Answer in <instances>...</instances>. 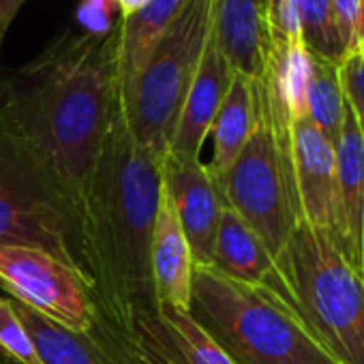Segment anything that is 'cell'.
Segmentation results:
<instances>
[{"instance_id":"cell-1","label":"cell","mask_w":364,"mask_h":364,"mask_svg":"<svg viewBox=\"0 0 364 364\" xmlns=\"http://www.w3.org/2000/svg\"><path fill=\"white\" fill-rule=\"evenodd\" d=\"M118 107V26L67 31L26 67H0V118L41 156L80 210Z\"/></svg>"},{"instance_id":"cell-2","label":"cell","mask_w":364,"mask_h":364,"mask_svg":"<svg viewBox=\"0 0 364 364\" xmlns=\"http://www.w3.org/2000/svg\"><path fill=\"white\" fill-rule=\"evenodd\" d=\"M163 196V159L129 131L118 107L84 200V253L101 319L131 347L156 311L150 245Z\"/></svg>"},{"instance_id":"cell-3","label":"cell","mask_w":364,"mask_h":364,"mask_svg":"<svg viewBox=\"0 0 364 364\" xmlns=\"http://www.w3.org/2000/svg\"><path fill=\"white\" fill-rule=\"evenodd\" d=\"M189 315L236 364H341L285 296L196 266Z\"/></svg>"},{"instance_id":"cell-4","label":"cell","mask_w":364,"mask_h":364,"mask_svg":"<svg viewBox=\"0 0 364 364\" xmlns=\"http://www.w3.org/2000/svg\"><path fill=\"white\" fill-rule=\"evenodd\" d=\"M274 291L285 296L341 364H364V279L330 230L298 223L274 259Z\"/></svg>"},{"instance_id":"cell-5","label":"cell","mask_w":364,"mask_h":364,"mask_svg":"<svg viewBox=\"0 0 364 364\" xmlns=\"http://www.w3.org/2000/svg\"><path fill=\"white\" fill-rule=\"evenodd\" d=\"M0 245L41 249L88 285L84 219L41 156L0 118Z\"/></svg>"},{"instance_id":"cell-6","label":"cell","mask_w":364,"mask_h":364,"mask_svg":"<svg viewBox=\"0 0 364 364\" xmlns=\"http://www.w3.org/2000/svg\"><path fill=\"white\" fill-rule=\"evenodd\" d=\"M213 31L210 0H185L178 18L137 77L120 90V109L133 137L165 159L173 129Z\"/></svg>"},{"instance_id":"cell-7","label":"cell","mask_w":364,"mask_h":364,"mask_svg":"<svg viewBox=\"0 0 364 364\" xmlns=\"http://www.w3.org/2000/svg\"><path fill=\"white\" fill-rule=\"evenodd\" d=\"M217 182L225 206L259 236L277 259L298 225L296 191L289 150L277 139L257 97L251 137Z\"/></svg>"},{"instance_id":"cell-8","label":"cell","mask_w":364,"mask_h":364,"mask_svg":"<svg viewBox=\"0 0 364 364\" xmlns=\"http://www.w3.org/2000/svg\"><path fill=\"white\" fill-rule=\"evenodd\" d=\"M0 287L11 294V300L75 332H90L101 323L90 285L41 249L0 245Z\"/></svg>"},{"instance_id":"cell-9","label":"cell","mask_w":364,"mask_h":364,"mask_svg":"<svg viewBox=\"0 0 364 364\" xmlns=\"http://www.w3.org/2000/svg\"><path fill=\"white\" fill-rule=\"evenodd\" d=\"M163 189L185 232L196 266H210L225 202L208 163L167 152L163 159Z\"/></svg>"},{"instance_id":"cell-10","label":"cell","mask_w":364,"mask_h":364,"mask_svg":"<svg viewBox=\"0 0 364 364\" xmlns=\"http://www.w3.org/2000/svg\"><path fill=\"white\" fill-rule=\"evenodd\" d=\"M289 163L298 223L332 232L336 204V152L306 116L291 122Z\"/></svg>"},{"instance_id":"cell-11","label":"cell","mask_w":364,"mask_h":364,"mask_svg":"<svg viewBox=\"0 0 364 364\" xmlns=\"http://www.w3.org/2000/svg\"><path fill=\"white\" fill-rule=\"evenodd\" d=\"M336 152V204L332 236L345 259L364 279V135L347 103Z\"/></svg>"},{"instance_id":"cell-12","label":"cell","mask_w":364,"mask_h":364,"mask_svg":"<svg viewBox=\"0 0 364 364\" xmlns=\"http://www.w3.org/2000/svg\"><path fill=\"white\" fill-rule=\"evenodd\" d=\"M234 73L236 71L228 63L225 54L219 48L215 33L210 31L198 73L193 77V84L187 92L185 103H182V109L173 129V137L169 144L171 154L196 159V161L200 159L204 141L210 135V127L230 90Z\"/></svg>"},{"instance_id":"cell-13","label":"cell","mask_w":364,"mask_h":364,"mask_svg":"<svg viewBox=\"0 0 364 364\" xmlns=\"http://www.w3.org/2000/svg\"><path fill=\"white\" fill-rule=\"evenodd\" d=\"M14 306L43 364H137L133 349L103 319L90 332H75L22 302L14 300Z\"/></svg>"},{"instance_id":"cell-14","label":"cell","mask_w":364,"mask_h":364,"mask_svg":"<svg viewBox=\"0 0 364 364\" xmlns=\"http://www.w3.org/2000/svg\"><path fill=\"white\" fill-rule=\"evenodd\" d=\"M213 33L232 69L257 82L270 52L268 0H210Z\"/></svg>"},{"instance_id":"cell-15","label":"cell","mask_w":364,"mask_h":364,"mask_svg":"<svg viewBox=\"0 0 364 364\" xmlns=\"http://www.w3.org/2000/svg\"><path fill=\"white\" fill-rule=\"evenodd\" d=\"M196 262L171 202L163 189L150 245V274L156 304L189 311Z\"/></svg>"},{"instance_id":"cell-16","label":"cell","mask_w":364,"mask_h":364,"mask_svg":"<svg viewBox=\"0 0 364 364\" xmlns=\"http://www.w3.org/2000/svg\"><path fill=\"white\" fill-rule=\"evenodd\" d=\"M135 345L159 349L171 364H236L189 311L167 304L137 330L131 347Z\"/></svg>"},{"instance_id":"cell-17","label":"cell","mask_w":364,"mask_h":364,"mask_svg":"<svg viewBox=\"0 0 364 364\" xmlns=\"http://www.w3.org/2000/svg\"><path fill=\"white\" fill-rule=\"evenodd\" d=\"M210 268L240 283L268 287L277 283L274 257L259 236L228 206L223 208L215 236Z\"/></svg>"},{"instance_id":"cell-18","label":"cell","mask_w":364,"mask_h":364,"mask_svg":"<svg viewBox=\"0 0 364 364\" xmlns=\"http://www.w3.org/2000/svg\"><path fill=\"white\" fill-rule=\"evenodd\" d=\"M182 5H185V0H150L137 14L118 20L120 90L129 86L144 69L154 48L178 18Z\"/></svg>"},{"instance_id":"cell-19","label":"cell","mask_w":364,"mask_h":364,"mask_svg":"<svg viewBox=\"0 0 364 364\" xmlns=\"http://www.w3.org/2000/svg\"><path fill=\"white\" fill-rule=\"evenodd\" d=\"M255 127V92L253 82L240 73H234L230 90L215 116L210 135L215 141V152L208 163L215 178L223 176L236 156L242 152Z\"/></svg>"},{"instance_id":"cell-20","label":"cell","mask_w":364,"mask_h":364,"mask_svg":"<svg viewBox=\"0 0 364 364\" xmlns=\"http://www.w3.org/2000/svg\"><path fill=\"white\" fill-rule=\"evenodd\" d=\"M345 92L341 86L338 65L311 54V69L306 82V118L336 146L343 118H345Z\"/></svg>"},{"instance_id":"cell-21","label":"cell","mask_w":364,"mask_h":364,"mask_svg":"<svg viewBox=\"0 0 364 364\" xmlns=\"http://www.w3.org/2000/svg\"><path fill=\"white\" fill-rule=\"evenodd\" d=\"M302 41L311 54H317L336 65L343 63V48L332 24L330 0H298Z\"/></svg>"},{"instance_id":"cell-22","label":"cell","mask_w":364,"mask_h":364,"mask_svg":"<svg viewBox=\"0 0 364 364\" xmlns=\"http://www.w3.org/2000/svg\"><path fill=\"white\" fill-rule=\"evenodd\" d=\"M0 353L14 364H43L37 345L16 313L14 300L0 296Z\"/></svg>"},{"instance_id":"cell-23","label":"cell","mask_w":364,"mask_h":364,"mask_svg":"<svg viewBox=\"0 0 364 364\" xmlns=\"http://www.w3.org/2000/svg\"><path fill=\"white\" fill-rule=\"evenodd\" d=\"M332 24L343 48V56L362 54L364 48V0H330ZM343 58V60H345Z\"/></svg>"},{"instance_id":"cell-24","label":"cell","mask_w":364,"mask_h":364,"mask_svg":"<svg viewBox=\"0 0 364 364\" xmlns=\"http://www.w3.org/2000/svg\"><path fill=\"white\" fill-rule=\"evenodd\" d=\"M338 73H341L345 101L351 105L355 116L364 120V54L345 58L338 65Z\"/></svg>"},{"instance_id":"cell-25","label":"cell","mask_w":364,"mask_h":364,"mask_svg":"<svg viewBox=\"0 0 364 364\" xmlns=\"http://www.w3.org/2000/svg\"><path fill=\"white\" fill-rule=\"evenodd\" d=\"M24 3L26 0H0V52H3V43L9 33V26Z\"/></svg>"},{"instance_id":"cell-26","label":"cell","mask_w":364,"mask_h":364,"mask_svg":"<svg viewBox=\"0 0 364 364\" xmlns=\"http://www.w3.org/2000/svg\"><path fill=\"white\" fill-rule=\"evenodd\" d=\"M131 349H133L137 364H171L159 349H154L150 345H135Z\"/></svg>"},{"instance_id":"cell-27","label":"cell","mask_w":364,"mask_h":364,"mask_svg":"<svg viewBox=\"0 0 364 364\" xmlns=\"http://www.w3.org/2000/svg\"><path fill=\"white\" fill-rule=\"evenodd\" d=\"M112 3L118 7L120 18H129V16L137 14L139 9H144L150 3V0H112Z\"/></svg>"},{"instance_id":"cell-28","label":"cell","mask_w":364,"mask_h":364,"mask_svg":"<svg viewBox=\"0 0 364 364\" xmlns=\"http://www.w3.org/2000/svg\"><path fill=\"white\" fill-rule=\"evenodd\" d=\"M358 122H360V129H362V135H364V120H360V118H358Z\"/></svg>"},{"instance_id":"cell-29","label":"cell","mask_w":364,"mask_h":364,"mask_svg":"<svg viewBox=\"0 0 364 364\" xmlns=\"http://www.w3.org/2000/svg\"><path fill=\"white\" fill-rule=\"evenodd\" d=\"M7 362H9V360H7ZM7 362H0V364H7Z\"/></svg>"},{"instance_id":"cell-30","label":"cell","mask_w":364,"mask_h":364,"mask_svg":"<svg viewBox=\"0 0 364 364\" xmlns=\"http://www.w3.org/2000/svg\"><path fill=\"white\" fill-rule=\"evenodd\" d=\"M362 54H364V48H362Z\"/></svg>"}]
</instances>
